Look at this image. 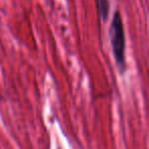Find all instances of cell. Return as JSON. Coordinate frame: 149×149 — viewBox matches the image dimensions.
<instances>
[{
  "mask_svg": "<svg viewBox=\"0 0 149 149\" xmlns=\"http://www.w3.org/2000/svg\"><path fill=\"white\" fill-rule=\"evenodd\" d=\"M110 44L112 47L114 59L120 70L125 68V50H126V40H125V30L120 13H114L111 25L109 29Z\"/></svg>",
  "mask_w": 149,
  "mask_h": 149,
  "instance_id": "6da1fadb",
  "label": "cell"
},
{
  "mask_svg": "<svg viewBox=\"0 0 149 149\" xmlns=\"http://www.w3.org/2000/svg\"><path fill=\"white\" fill-rule=\"evenodd\" d=\"M96 4H97L99 17H101L102 21H105L108 17V11H109L108 0H96Z\"/></svg>",
  "mask_w": 149,
  "mask_h": 149,
  "instance_id": "7a4b0ae2",
  "label": "cell"
}]
</instances>
